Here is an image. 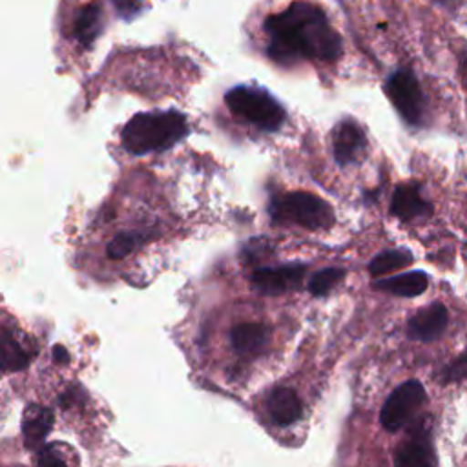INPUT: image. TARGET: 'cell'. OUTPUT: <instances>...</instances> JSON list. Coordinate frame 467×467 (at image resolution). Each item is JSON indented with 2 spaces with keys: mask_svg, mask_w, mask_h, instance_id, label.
Listing matches in <instances>:
<instances>
[{
  "mask_svg": "<svg viewBox=\"0 0 467 467\" xmlns=\"http://www.w3.org/2000/svg\"><path fill=\"white\" fill-rule=\"evenodd\" d=\"M266 35V55L290 66L297 60L332 62L341 55V36L332 27L325 11L310 2H292L288 7L270 15L263 24Z\"/></svg>",
  "mask_w": 467,
  "mask_h": 467,
  "instance_id": "cell-1",
  "label": "cell"
},
{
  "mask_svg": "<svg viewBox=\"0 0 467 467\" xmlns=\"http://www.w3.org/2000/svg\"><path fill=\"white\" fill-rule=\"evenodd\" d=\"M190 133L186 117L179 111H148L137 113L122 130L120 140L126 151L144 155L164 151L175 146Z\"/></svg>",
  "mask_w": 467,
  "mask_h": 467,
  "instance_id": "cell-2",
  "label": "cell"
},
{
  "mask_svg": "<svg viewBox=\"0 0 467 467\" xmlns=\"http://www.w3.org/2000/svg\"><path fill=\"white\" fill-rule=\"evenodd\" d=\"M224 102L234 115L265 131L279 130L286 119L285 108L257 86H235L226 91Z\"/></svg>",
  "mask_w": 467,
  "mask_h": 467,
  "instance_id": "cell-3",
  "label": "cell"
},
{
  "mask_svg": "<svg viewBox=\"0 0 467 467\" xmlns=\"http://www.w3.org/2000/svg\"><path fill=\"white\" fill-rule=\"evenodd\" d=\"M272 217L275 221H292L308 230H325L334 223L332 208L308 192H292L272 199Z\"/></svg>",
  "mask_w": 467,
  "mask_h": 467,
  "instance_id": "cell-4",
  "label": "cell"
},
{
  "mask_svg": "<svg viewBox=\"0 0 467 467\" xmlns=\"http://www.w3.org/2000/svg\"><path fill=\"white\" fill-rule=\"evenodd\" d=\"M385 93L405 122L416 126L423 119V93L409 69L394 71L385 82Z\"/></svg>",
  "mask_w": 467,
  "mask_h": 467,
  "instance_id": "cell-5",
  "label": "cell"
},
{
  "mask_svg": "<svg viewBox=\"0 0 467 467\" xmlns=\"http://www.w3.org/2000/svg\"><path fill=\"white\" fill-rule=\"evenodd\" d=\"M423 401L425 389L418 379H409L396 387L385 400L379 412V421L383 429L390 432L401 429L414 416V412L421 407Z\"/></svg>",
  "mask_w": 467,
  "mask_h": 467,
  "instance_id": "cell-6",
  "label": "cell"
},
{
  "mask_svg": "<svg viewBox=\"0 0 467 467\" xmlns=\"http://www.w3.org/2000/svg\"><path fill=\"white\" fill-rule=\"evenodd\" d=\"M306 272L305 265H283L277 268H257L250 275L254 290L265 296L283 294L290 288H296Z\"/></svg>",
  "mask_w": 467,
  "mask_h": 467,
  "instance_id": "cell-7",
  "label": "cell"
},
{
  "mask_svg": "<svg viewBox=\"0 0 467 467\" xmlns=\"http://www.w3.org/2000/svg\"><path fill=\"white\" fill-rule=\"evenodd\" d=\"M104 27V11L99 2H86L73 9L69 18L71 38L82 47H89Z\"/></svg>",
  "mask_w": 467,
  "mask_h": 467,
  "instance_id": "cell-8",
  "label": "cell"
},
{
  "mask_svg": "<svg viewBox=\"0 0 467 467\" xmlns=\"http://www.w3.org/2000/svg\"><path fill=\"white\" fill-rule=\"evenodd\" d=\"M332 146H334V159L339 166L348 162H356L361 155L363 148L367 146V139L359 124L350 119H345L336 124L332 131Z\"/></svg>",
  "mask_w": 467,
  "mask_h": 467,
  "instance_id": "cell-9",
  "label": "cell"
},
{
  "mask_svg": "<svg viewBox=\"0 0 467 467\" xmlns=\"http://www.w3.org/2000/svg\"><path fill=\"white\" fill-rule=\"evenodd\" d=\"M447 308L441 303H432L418 310L407 325V334L418 341L438 339L447 328Z\"/></svg>",
  "mask_w": 467,
  "mask_h": 467,
  "instance_id": "cell-10",
  "label": "cell"
},
{
  "mask_svg": "<svg viewBox=\"0 0 467 467\" xmlns=\"http://www.w3.org/2000/svg\"><path fill=\"white\" fill-rule=\"evenodd\" d=\"M390 213L401 221L425 217L431 213V204L421 197L416 184H401L394 190L390 201Z\"/></svg>",
  "mask_w": 467,
  "mask_h": 467,
  "instance_id": "cell-11",
  "label": "cell"
},
{
  "mask_svg": "<svg viewBox=\"0 0 467 467\" xmlns=\"http://www.w3.org/2000/svg\"><path fill=\"white\" fill-rule=\"evenodd\" d=\"M266 410L274 423L292 425L301 418L303 407L297 394L288 387H277L270 392L266 400Z\"/></svg>",
  "mask_w": 467,
  "mask_h": 467,
  "instance_id": "cell-12",
  "label": "cell"
},
{
  "mask_svg": "<svg viewBox=\"0 0 467 467\" xmlns=\"http://www.w3.org/2000/svg\"><path fill=\"white\" fill-rule=\"evenodd\" d=\"M268 327L263 323H239L234 327L230 339L232 347L241 356H257L268 343Z\"/></svg>",
  "mask_w": 467,
  "mask_h": 467,
  "instance_id": "cell-13",
  "label": "cell"
},
{
  "mask_svg": "<svg viewBox=\"0 0 467 467\" xmlns=\"http://www.w3.org/2000/svg\"><path fill=\"white\" fill-rule=\"evenodd\" d=\"M53 427V412L47 407H27L22 420V434L27 449H40Z\"/></svg>",
  "mask_w": 467,
  "mask_h": 467,
  "instance_id": "cell-14",
  "label": "cell"
},
{
  "mask_svg": "<svg viewBox=\"0 0 467 467\" xmlns=\"http://www.w3.org/2000/svg\"><path fill=\"white\" fill-rule=\"evenodd\" d=\"M427 286H429V277L425 272H407V274L379 279L374 283V288L394 294V296H401V297H416L423 294Z\"/></svg>",
  "mask_w": 467,
  "mask_h": 467,
  "instance_id": "cell-15",
  "label": "cell"
},
{
  "mask_svg": "<svg viewBox=\"0 0 467 467\" xmlns=\"http://www.w3.org/2000/svg\"><path fill=\"white\" fill-rule=\"evenodd\" d=\"M394 463L400 467H416V465H434V452L429 440L423 434H416L407 440L394 454Z\"/></svg>",
  "mask_w": 467,
  "mask_h": 467,
  "instance_id": "cell-16",
  "label": "cell"
},
{
  "mask_svg": "<svg viewBox=\"0 0 467 467\" xmlns=\"http://www.w3.org/2000/svg\"><path fill=\"white\" fill-rule=\"evenodd\" d=\"M29 363L27 348L7 328L2 330V367L4 370H22Z\"/></svg>",
  "mask_w": 467,
  "mask_h": 467,
  "instance_id": "cell-17",
  "label": "cell"
},
{
  "mask_svg": "<svg viewBox=\"0 0 467 467\" xmlns=\"http://www.w3.org/2000/svg\"><path fill=\"white\" fill-rule=\"evenodd\" d=\"M412 263V254L405 248H394L378 254L370 263H368V272L374 277L385 275L389 272H394L398 268H403Z\"/></svg>",
  "mask_w": 467,
  "mask_h": 467,
  "instance_id": "cell-18",
  "label": "cell"
},
{
  "mask_svg": "<svg viewBox=\"0 0 467 467\" xmlns=\"http://www.w3.org/2000/svg\"><path fill=\"white\" fill-rule=\"evenodd\" d=\"M146 241V235L140 232H120L108 243V255L111 259H124L133 250H137Z\"/></svg>",
  "mask_w": 467,
  "mask_h": 467,
  "instance_id": "cell-19",
  "label": "cell"
},
{
  "mask_svg": "<svg viewBox=\"0 0 467 467\" xmlns=\"http://www.w3.org/2000/svg\"><path fill=\"white\" fill-rule=\"evenodd\" d=\"M345 275L343 268H323L319 272H316L310 281H308V290L312 296L319 297V296H327Z\"/></svg>",
  "mask_w": 467,
  "mask_h": 467,
  "instance_id": "cell-20",
  "label": "cell"
},
{
  "mask_svg": "<svg viewBox=\"0 0 467 467\" xmlns=\"http://www.w3.org/2000/svg\"><path fill=\"white\" fill-rule=\"evenodd\" d=\"M57 449H58V445H49V447L40 449L36 463L38 465H66L67 460L62 458V454L57 452Z\"/></svg>",
  "mask_w": 467,
  "mask_h": 467,
  "instance_id": "cell-21",
  "label": "cell"
},
{
  "mask_svg": "<svg viewBox=\"0 0 467 467\" xmlns=\"http://www.w3.org/2000/svg\"><path fill=\"white\" fill-rule=\"evenodd\" d=\"M443 378H445V381L465 379V378H467V354L456 358V359L447 367Z\"/></svg>",
  "mask_w": 467,
  "mask_h": 467,
  "instance_id": "cell-22",
  "label": "cell"
},
{
  "mask_svg": "<svg viewBox=\"0 0 467 467\" xmlns=\"http://www.w3.org/2000/svg\"><path fill=\"white\" fill-rule=\"evenodd\" d=\"M122 18H133L142 9V0H111Z\"/></svg>",
  "mask_w": 467,
  "mask_h": 467,
  "instance_id": "cell-23",
  "label": "cell"
},
{
  "mask_svg": "<svg viewBox=\"0 0 467 467\" xmlns=\"http://www.w3.org/2000/svg\"><path fill=\"white\" fill-rule=\"evenodd\" d=\"M53 359H55L57 363H67V361H69V354L66 352L64 347L55 345V347H53Z\"/></svg>",
  "mask_w": 467,
  "mask_h": 467,
  "instance_id": "cell-24",
  "label": "cell"
},
{
  "mask_svg": "<svg viewBox=\"0 0 467 467\" xmlns=\"http://www.w3.org/2000/svg\"><path fill=\"white\" fill-rule=\"evenodd\" d=\"M463 73L467 75V55H465V60H463Z\"/></svg>",
  "mask_w": 467,
  "mask_h": 467,
  "instance_id": "cell-25",
  "label": "cell"
},
{
  "mask_svg": "<svg viewBox=\"0 0 467 467\" xmlns=\"http://www.w3.org/2000/svg\"><path fill=\"white\" fill-rule=\"evenodd\" d=\"M438 2H441V4H445V2H452V0H438Z\"/></svg>",
  "mask_w": 467,
  "mask_h": 467,
  "instance_id": "cell-26",
  "label": "cell"
}]
</instances>
